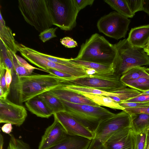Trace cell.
I'll list each match as a JSON object with an SVG mask.
<instances>
[{"instance_id":"cell-1","label":"cell","mask_w":149,"mask_h":149,"mask_svg":"<svg viewBox=\"0 0 149 149\" xmlns=\"http://www.w3.org/2000/svg\"><path fill=\"white\" fill-rule=\"evenodd\" d=\"M12 77L10 91L14 99L20 105L43 93L65 85L67 79L50 74H31L20 77L15 74Z\"/></svg>"},{"instance_id":"cell-2","label":"cell","mask_w":149,"mask_h":149,"mask_svg":"<svg viewBox=\"0 0 149 149\" xmlns=\"http://www.w3.org/2000/svg\"><path fill=\"white\" fill-rule=\"evenodd\" d=\"M116 55L114 45L104 37L95 33L82 44L77 57L79 60L111 65Z\"/></svg>"},{"instance_id":"cell-3","label":"cell","mask_w":149,"mask_h":149,"mask_svg":"<svg viewBox=\"0 0 149 149\" xmlns=\"http://www.w3.org/2000/svg\"><path fill=\"white\" fill-rule=\"evenodd\" d=\"M114 45L116 55L112 64L113 75L120 77L133 68L149 65V56L144 49L132 46L127 38Z\"/></svg>"},{"instance_id":"cell-4","label":"cell","mask_w":149,"mask_h":149,"mask_svg":"<svg viewBox=\"0 0 149 149\" xmlns=\"http://www.w3.org/2000/svg\"><path fill=\"white\" fill-rule=\"evenodd\" d=\"M61 100L67 113L94 133L101 122L114 114L100 106L75 104Z\"/></svg>"},{"instance_id":"cell-5","label":"cell","mask_w":149,"mask_h":149,"mask_svg":"<svg viewBox=\"0 0 149 149\" xmlns=\"http://www.w3.org/2000/svg\"><path fill=\"white\" fill-rule=\"evenodd\" d=\"M18 3L25 20L38 32L53 25L46 0H19Z\"/></svg>"},{"instance_id":"cell-6","label":"cell","mask_w":149,"mask_h":149,"mask_svg":"<svg viewBox=\"0 0 149 149\" xmlns=\"http://www.w3.org/2000/svg\"><path fill=\"white\" fill-rule=\"evenodd\" d=\"M52 25L64 31L72 30L76 25L79 11L74 0H46Z\"/></svg>"},{"instance_id":"cell-7","label":"cell","mask_w":149,"mask_h":149,"mask_svg":"<svg viewBox=\"0 0 149 149\" xmlns=\"http://www.w3.org/2000/svg\"><path fill=\"white\" fill-rule=\"evenodd\" d=\"M130 115L122 110L101 122L95 132V136L88 149H104L105 141L120 130L131 127Z\"/></svg>"},{"instance_id":"cell-8","label":"cell","mask_w":149,"mask_h":149,"mask_svg":"<svg viewBox=\"0 0 149 149\" xmlns=\"http://www.w3.org/2000/svg\"><path fill=\"white\" fill-rule=\"evenodd\" d=\"M16 45L18 51L23 57L32 64L45 71L48 68L54 69L71 75L74 77L87 75L85 68L82 67H73L58 64L41 56L34 49L17 42Z\"/></svg>"},{"instance_id":"cell-9","label":"cell","mask_w":149,"mask_h":149,"mask_svg":"<svg viewBox=\"0 0 149 149\" xmlns=\"http://www.w3.org/2000/svg\"><path fill=\"white\" fill-rule=\"evenodd\" d=\"M65 85H71L111 92L127 86L120 77L110 75H90L66 79Z\"/></svg>"},{"instance_id":"cell-10","label":"cell","mask_w":149,"mask_h":149,"mask_svg":"<svg viewBox=\"0 0 149 149\" xmlns=\"http://www.w3.org/2000/svg\"><path fill=\"white\" fill-rule=\"evenodd\" d=\"M130 22L128 18L113 11L101 17L97 26L100 32L118 40L125 37Z\"/></svg>"},{"instance_id":"cell-11","label":"cell","mask_w":149,"mask_h":149,"mask_svg":"<svg viewBox=\"0 0 149 149\" xmlns=\"http://www.w3.org/2000/svg\"><path fill=\"white\" fill-rule=\"evenodd\" d=\"M27 113L25 107L7 98H0V123L20 126L25 121Z\"/></svg>"},{"instance_id":"cell-12","label":"cell","mask_w":149,"mask_h":149,"mask_svg":"<svg viewBox=\"0 0 149 149\" xmlns=\"http://www.w3.org/2000/svg\"><path fill=\"white\" fill-rule=\"evenodd\" d=\"M68 135L84 137L92 140L95 133L87 129L65 111L53 114Z\"/></svg>"},{"instance_id":"cell-13","label":"cell","mask_w":149,"mask_h":149,"mask_svg":"<svg viewBox=\"0 0 149 149\" xmlns=\"http://www.w3.org/2000/svg\"><path fill=\"white\" fill-rule=\"evenodd\" d=\"M135 134L131 127L120 130L105 142L104 149H135Z\"/></svg>"},{"instance_id":"cell-14","label":"cell","mask_w":149,"mask_h":149,"mask_svg":"<svg viewBox=\"0 0 149 149\" xmlns=\"http://www.w3.org/2000/svg\"><path fill=\"white\" fill-rule=\"evenodd\" d=\"M53 123L46 128L42 136L38 149H47L57 145L63 140L67 134L54 117Z\"/></svg>"},{"instance_id":"cell-15","label":"cell","mask_w":149,"mask_h":149,"mask_svg":"<svg viewBox=\"0 0 149 149\" xmlns=\"http://www.w3.org/2000/svg\"><path fill=\"white\" fill-rule=\"evenodd\" d=\"M60 99L72 103L100 106L81 93L63 88L60 86L49 91Z\"/></svg>"},{"instance_id":"cell-16","label":"cell","mask_w":149,"mask_h":149,"mask_svg":"<svg viewBox=\"0 0 149 149\" xmlns=\"http://www.w3.org/2000/svg\"><path fill=\"white\" fill-rule=\"evenodd\" d=\"M92 140L82 136L68 134L61 142L47 149H88Z\"/></svg>"},{"instance_id":"cell-17","label":"cell","mask_w":149,"mask_h":149,"mask_svg":"<svg viewBox=\"0 0 149 149\" xmlns=\"http://www.w3.org/2000/svg\"><path fill=\"white\" fill-rule=\"evenodd\" d=\"M127 39L132 46L144 48L149 40V24L132 29Z\"/></svg>"},{"instance_id":"cell-18","label":"cell","mask_w":149,"mask_h":149,"mask_svg":"<svg viewBox=\"0 0 149 149\" xmlns=\"http://www.w3.org/2000/svg\"><path fill=\"white\" fill-rule=\"evenodd\" d=\"M28 109L38 117L48 118L53 113L43 100L38 95L25 102Z\"/></svg>"},{"instance_id":"cell-19","label":"cell","mask_w":149,"mask_h":149,"mask_svg":"<svg viewBox=\"0 0 149 149\" xmlns=\"http://www.w3.org/2000/svg\"><path fill=\"white\" fill-rule=\"evenodd\" d=\"M0 41L6 49L13 53L16 54L18 51L16 42L11 29L6 25L0 11Z\"/></svg>"},{"instance_id":"cell-20","label":"cell","mask_w":149,"mask_h":149,"mask_svg":"<svg viewBox=\"0 0 149 149\" xmlns=\"http://www.w3.org/2000/svg\"><path fill=\"white\" fill-rule=\"evenodd\" d=\"M131 127L135 134L142 132L149 129V115L135 113L130 115Z\"/></svg>"},{"instance_id":"cell-21","label":"cell","mask_w":149,"mask_h":149,"mask_svg":"<svg viewBox=\"0 0 149 149\" xmlns=\"http://www.w3.org/2000/svg\"><path fill=\"white\" fill-rule=\"evenodd\" d=\"M72 62L84 68L95 70L100 75H113L112 65H105L98 63L82 61L75 59H70Z\"/></svg>"},{"instance_id":"cell-22","label":"cell","mask_w":149,"mask_h":149,"mask_svg":"<svg viewBox=\"0 0 149 149\" xmlns=\"http://www.w3.org/2000/svg\"><path fill=\"white\" fill-rule=\"evenodd\" d=\"M38 96L45 102L53 114L65 111V106L61 100L49 91L43 93Z\"/></svg>"},{"instance_id":"cell-23","label":"cell","mask_w":149,"mask_h":149,"mask_svg":"<svg viewBox=\"0 0 149 149\" xmlns=\"http://www.w3.org/2000/svg\"><path fill=\"white\" fill-rule=\"evenodd\" d=\"M80 93L100 106L106 107L114 109L123 110L125 109L120 106L118 102L109 96L84 93Z\"/></svg>"},{"instance_id":"cell-24","label":"cell","mask_w":149,"mask_h":149,"mask_svg":"<svg viewBox=\"0 0 149 149\" xmlns=\"http://www.w3.org/2000/svg\"><path fill=\"white\" fill-rule=\"evenodd\" d=\"M0 45V70L8 69L13 76L15 74L12 60L13 53L7 49L1 41Z\"/></svg>"},{"instance_id":"cell-25","label":"cell","mask_w":149,"mask_h":149,"mask_svg":"<svg viewBox=\"0 0 149 149\" xmlns=\"http://www.w3.org/2000/svg\"><path fill=\"white\" fill-rule=\"evenodd\" d=\"M113 10L121 15L128 18H132L134 15L130 11L126 0H104Z\"/></svg>"},{"instance_id":"cell-26","label":"cell","mask_w":149,"mask_h":149,"mask_svg":"<svg viewBox=\"0 0 149 149\" xmlns=\"http://www.w3.org/2000/svg\"><path fill=\"white\" fill-rule=\"evenodd\" d=\"M142 77H149V68L139 66L133 68L120 77L124 82L134 80Z\"/></svg>"},{"instance_id":"cell-27","label":"cell","mask_w":149,"mask_h":149,"mask_svg":"<svg viewBox=\"0 0 149 149\" xmlns=\"http://www.w3.org/2000/svg\"><path fill=\"white\" fill-rule=\"evenodd\" d=\"M110 92L116 93L118 94V96L117 97H110L118 103L135 97L142 93L136 89L126 87L118 89Z\"/></svg>"},{"instance_id":"cell-28","label":"cell","mask_w":149,"mask_h":149,"mask_svg":"<svg viewBox=\"0 0 149 149\" xmlns=\"http://www.w3.org/2000/svg\"><path fill=\"white\" fill-rule=\"evenodd\" d=\"M123 82L127 86L142 92L149 90V77H142Z\"/></svg>"},{"instance_id":"cell-29","label":"cell","mask_w":149,"mask_h":149,"mask_svg":"<svg viewBox=\"0 0 149 149\" xmlns=\"http://www.w3.org/2000/svg\"><path fill=\"white\" fill-rule=\"evenodd\" d=\"M36 52L39 55L45 59L58 64L71 67H81L71 61L70 59L54 56L41 53L37 50Z\"/></svg>"},{"instance_id":"cell-30","label":"cell","mask_w":149,"mask_h":149,"mask_svg":"<svg viewBox=\"0 0 149 149\" xmlns=\"http://www.w3.org/2000/svg\"><path fill=\"white\" fill-rule=\"evenodd\" d=\"M10 139L7 149H31L29 145L21 139L16 138L10 134Z\"/></svg>"},{"instance_id":"cell-31","label":"cell","mask_w":149,"mask_h":149,"mask_svg":"<svg viewBox=\"0 0 149 149\" xmlns=\"http://www.w3.org/2000/svg\"><path fill=\"white\" fill-rule=\"evenodd\" d=\"M13 54L12 58L15 73L18 77L25 76L31 75L33 71L29 70L22 65Z\"/></svg>"},{"instance_id":"cell-32","label":"cell","mask_w":149,"mask_h":149,"mask_svg":"<svg viewBox=\"0 0 149 149\" xmlns=\"http://www.w3.org/2000/svg\"><path fill=\"white\" fill-rule=\"evenodd\" d=\"M148 132V130L142 132L135 134V149H145Z\"/></svg>"},{"instance_id":"cell-33","label":"cell","mask_w":149,"mask_h":149,"mask_svg":"<svg viewBox=\"0 0 149 149\" xmlns=\"http://www.w3.org/2000/svg\"><path fill=\"white\" fill-rule=\"evenodd\" d=\"M57 27L49 28L47 29L40 32L39 35L40 40L45 42L50 39L56 37L55 32Z\"/></svg>"},{"instance_id":"cell-34","label":"cell","mask_w":149,"mask_h":149,"mask_svg":"<svg viewBox=\"0 0 149 149\" xmlns=\"http://www.w3.org/2000/svg\"><path fill=\"white\" fill-rule=\"evenodd\" d=\"M129 8L134 15L138 11H143L144 4V0H126Z\"/></svg>"},{"instance_id":"cell-35","label":"cell","mask_w":149,"mask_h":149,"mask_svg":"<svg viewBox=\"0 0 149 149\" xmlns=\"http://www.w3.org/2000/svg\"><path fill=\"white\" fill-rule=\"evenodd\" d=\"M123 111L130 115L135 113H143L149 115V104L142 106L125 108Z\"/></svg>"},{"instance_id":"cell-36","label":"cell","mask_w":149,"mask_h":149,"mask_svg":"<svg viewBox=\"0 0 149 149\" xmlns=\"http://www.w3.org/2000/svg\"><path fill=\"white\" fill-rule=\"evenodd\" d=\"M6 70H0V88H1L4 92V95L0 98L6 99L9 94L10 89L7 88L5 79Z\"/></svg>"},{"instance_id":"cell-37","label":"cell","mask_w":149,"mask_h":149,"mask_svg":"<svg viewBox=\"0 0 149 149\" xmlns=\"http://www.w3.org/2000/svg\"><path fill=\"white\" fill-rule=\"evenodd\" d=\"M60 42L62 45L68 48L75 47L78 45L76 41L69 37H64L61 39Z\"/></svg>"},{"instance_id":"cell-38","label":"cell","mask_w":149,"mask_h":149,"mask_svg":"<svg viewBox=\"0 0 149 149\" xmlns=\"http://www.w3.org/2000/svg\"><path fill=\"white\" fill-rule=\"evenodd\" d=\"M75 5L79 12L88 6H91L94 0H74Z\"/></svg>"},{"instance_id":"cell-39","label":"cell","mask_w":149,"mask_h":149,"mask_svg":"<svg viewBox=\"0 0 149 149\" xmlns=\"http://www.w3.org/2000/svg\"><path fill=\"white\" fill-rule=\"evenodd\" d=\"M124 101L140 103L149 102V95L142 94L141 93L135 97Z\"/></svg>"},{"instance_id":"cell-40","label":"cell","mask_w":149,"mask_h":149,"mask_svg":"<svg viewBox=\"0 0 149 149\" xmlns=\"http://www.w3.org/2000/svg\"><path fill=\"white\" fill-rule=\"evenodd\" d=\"M15 56L20 63L27 70L33 71L34 69H37L46 72L41 69L37 68L31 65L24 59L17 55L15 54Z\"/></svg>"},{"instance_id":"cell-41","label":"cell","mask_w":149,"mask_h":149,"mask_svg":"<svg viewBox=\"0 0 149 149\" xmlns=\"http://www.w3.org/2000/svg\"><path fill=\"white\" fill-rule=\"evenodd\" d=\"M119 104L124 108H129L138 107L149 104V102H134L123 101L119 103Z\"/></svg>"},{"instance_id":"cell-42","label":"cell","mask_w":149,"mask_h":149,"mask_svg":"<svg viewBox=\"0 0 149 149\" xmlns=\"http://www.w3.org/2000/svg\"><path fill=\"white\" fill-rule=\"evenodd\" d=\"M45 71L46 72L49 74L61 78H70L72 77H74L71 75L54 69L48 68Z\"/></svg>"},{"instance_id":"cell-43","label":"cell","mask_w":149,"mask_h":149,"mask_svg":"<svg viewBox=\"0 0 149 149\" xmlns=\"http://www.w3.org/2000/svg\"><path fill=\"white\" fill-rule=\"evenodd\" d=\"M5 79L8 89H10V86L13 81V77L10 71L8 69L6 70Z\"/></svg>"},{"instance_id":"cell-44","label":"cell","mask_w":149,"mask_h":149,"mask_svg":"<svg viewBox=\"0 0 149 149\" xmlns=\"http://www.w3.org/2000/svg\"><path fill=\"white\" fill-rule=\"evenodd\" d=\"M12 124L10 123H6L1 127L2 131L4 133L10 134L13 129Z\"/></svg>"},{"instance_id":"cell-45","label":"cell","mask_w":149,"mask_h":149,"mask_svg":"<svg viewBox=\"0 0 149 149\" xmlns=\"http://www.w3.org/2000/svg\"><path fill=\"white\" fill-rule=\"evenodd\" d=\"M143 11L149 15V0H144Z\"/></svg>"},{"instance_id":"cell-46","label":"cell","mask_w":149,"mask_h":149,"mask_svg":"<svg viewBox=\"0 0 149 149\" xmlns=\"http://www.w3.org/2000/svg\"><path fill=\"white\" fill-rule=\"evenodd\" d=\"M3 138L2 135L0 134V149H3Z\"/></svg>"},{"instance_id":"cell-47","label":"cell","mask_w":149,"mask_h":149,"mask_svg":"<svg viewBox=\"0 0 149 149\" xmlns=\"http://www.w3.org/2000/svg\"><path fill=\"white\" fill-rule=\"evenodd\" d=\"M145 149H149V134L148 133V132L146 140V146Z\"/></svg>"},{"instance_id":"cell-48","label":"cell","mask_w":149,"mask_h":149,"mask_svg":"<svg viewBox=\"0 0 149 149\" xmlns=\"http://www.w3.org/2000/svg\"><path fill=\"white\" fill-rule=\"evenodd\" d=\"M143 49L145 52L149 56V47H146Z\"/></svg>"},{"instance_id":"cell-49","label":"cell","mask_w":149,"mask_h":149,"mask_svg":"<svg viewBox=\"0 0 149 149\" xmlns=\"http://www.w3.org/2000/svg\"><path fill=\"white\" fill-rule=\"evenodd\" d=\"M142 94H144L149 95V90L142 92Z\"/></svg>"},{"instance_id":"cell-50","label":"cell","mask_w":149,"mask_h":149,"mask_svg":"<svg viewBox=\"0 0 149 149\" xmlns=\"http://www.w3.org/2000/svg\"><path fill=\"white\" fill-rule=\"evenodd\" d=\"M149 47V41H148V43H147L146 47Z\"/></svg>"},{"instance_id":"cell-51","label":"cell","mask_w":149,"mask_h":149,"mask_svg":"<svg viewBox=\"0 0 149 149\" xmlns=\"http://www.w3.org/2000/svg\"><path fill=\"white\" fill-rule=\"evenodd\" d=\"M148 133L149 134V129H148Z\"/></svg>"}]
</instances>
